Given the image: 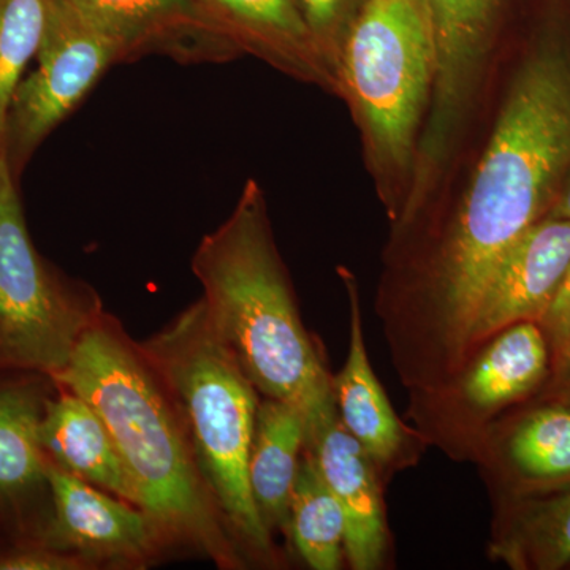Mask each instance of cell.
<instances>
[{"label": "cell", "mask_w": 570, "mask_h": 570, "mask_svg": "<svg viewBox=\"0 0 570 570\" xmlns=\"http://www.w3.org/2000/svg\"><path fill=\"white\" fill-rule=\"evenodd\" d=\"M524 36L441 193L392 224L376 314L397 376L442 387L466 365L480 299L570 171V0H520Z\"/></svg>", "instance_id": "1"}, {"label": "cell", "mask_w": 570, "mask_h": 570, "mask_svg": "<svg viewBox=\"0 0 570 570\" xmlns=\"http://www.w3.org/2000/svg\"><path fill=\"white\" fill-rule=\"evenodd\" d=\"M193 272L217 337L258 393L303 415L307 444L337 417L333 377L299 317L255 179L246 183L228 219L202 239Z\"/></svg>", "instance_id": "2"}, {"label": "cell", "mask_w": 570, "mask_h": 570, "mask_svg": "<svg viewBox=\"0 0 570 570\" xmlns=\"http://www.w3.org/2000/svg\"><path fill=\"white\" fill-rule=\"evenodd\" d=\"M102 419L129 475L135 505L163 532L223 568L242 564L206 487L175 401L126 336L99 317L52 376Z\"/></svg>", "instance_id": "3"}, {"label": "cell", "mask_w": 570, "mask_h": 570, "mask_svg": "<svg viewBox=\"0 0 570 570\" xmlns=\"http://www.w3.org/2000/svg\"><path fill=\"white\" fill-rule=\"evenodd\" d=\"M337 75L340 99L358 129L367 174L390 224L395 223L414 183L436 80L426 0H370Z\"/></svg>", "instance_id": "4"}, {"label": "cell", "mask_w": 570, "mask_h": 570, "mask_svg": "<svg viewBox=\"0 0 570 570\" xmlns=\"http://www.w3.org/2000/svg\"><path fill=\"white\" fill-rule=\"evenodd\" d=\"M138 348L181 412L227 530L255 557L272 560V531L255 508L247 479L258 392L217 337L202 299Z\"/></svg>", "instance_id": "5"}, {"label": "cell", "mask_w": 570, "mask_h": 570, "mask_svg": "<svg viewBox=\"0 0 570 570\" xmlns=\"http://www.w3.org/2000/svg\"><path fill=\"white\" fill-rule=\"evenodd\" d=\"M96 318L45 268L29 236L17 176L0 154V354L55 376Z\"/></svg>", "instance_id": "6"}, {"label": "cell", "mask_w": 570, "mask_h": 570, "mask_svg": "<svg viewBox=\"0 0 570 570\" xmlns=\"http://www.w3.org/2000/svg\"><path fill=\"white\" fill-rule=\"evenodd\" d=\"M551 374V351L538 322L505 326L472 354L448 387L412 397L420 438L475 453L487 423L534 392Z\"/></svg>", "instance_id": "7"}, {"label": "cell", "mask_w": 570, "mask_h": 570, "mask_svg": "<svg viewBox=\"0 0 570 570\" xmlns=\"http://www.w3.org/2000/svg\"><path fill=\"white\" fill-rule=\"evenodd\" d=\"M118 40L66 0H50L37 67L11 100L6 153L14 176L32 153L77 108L104 71L126 58Z\"/></svg>", "instance_id": "8"}, {"label": "cell", "mask_w": 570, "mask_h": 570, "mask_svg": "<svg viewBox=\"0 0 570 570\" xmlns=\"http://www.w3.org/2000/svg\"><path fill=\"white\" fill-rule=\"evenodd\" d=\"M520 0H426L436 80L426 130L460 138L485 107Z\"/></svg>", "instance_id": "9"}, {"label": "cell", "mask_w": 570, "mask_h": 570, "mask_svg": "<svg viewBox=\"0 0 570 570\" xmlns=\"http://www.w3.org/2000/svg\"><path fill=\"white\" fill-rule=\"evenodd\" d=\"M570 266V220L543 217L509 247L491 276L471 332V356L505 326L538 322Z\"/></svg>", "instance_id": "10"}, {"label": "cell", "mask_w": 570, "mask_h": 570, "mask_svg": "<svg viewBox=\"0 0 570 570\" xmlns=\"http://www.w3.org/2000/svg\"><path fill=\"white\" fill-rule=\"evenodd\" d=\"M48 485L55 502L52 542L75 554L99 560L140 561L164 538L140 508L112 498L55 464H48Z\"/></svg>", "instance_id": "11"}, {"label": "cell", "mask_w": 570, "mask_h": 570, "mask_svg": "<svg viewBox=\"0 0 570 570\" xmlns=\"http://www.w3.org/2000/svg\"><path fill=\"white\" fill-rule=\"evenodd\" d=\"M198 21L238 50L340 97V81L314 43L295 0H194Z\"/></svg>", "instance_id": "12"}, {"label": "cell", "mask_w": 570, "mask_h": 570, "mask_svg": "<svg viewBox=\"0 0 570 570\" xmlns=\"http://www.w3.org/2000/svg\"><path fill=\"white\" fill-rule=\"evenodd\" d=\"M340 275L346 285L351 332L346 363L333 377L337 417L365 449L377 471H395L411 463L414 444L422 438L397 417L371 365L355 275L346 268H341Z\"/></svg>", "instance_id": "13"}, {"label": "cell", "mask_w": 570, "mask_h": 570, "mask_svg": "<svg viewBox=\"0 0 570 570\" xmlns=\"http://www.w3.org/2000/svg\"><path fill=\"white\" fill-rule=\"evenodd\" d=\"M306 450L343 509L348 566L354 570L384 568L390 539L376 464L340 417L318 430Z\"/></svg>", "instance_id": "14"}, {"label": "cell", "mask_w": 570, "mask_h": 570, "mask_svg": "<svg viewBox=\"0 0 570 570\" xmlns=\"http://www.w3.org/2000/svg\"><path fill=\"white\" fill-rule=\"evenodd\" d=\"M475 455L519 493L570 485V404L528 412L499 441L483 439Z\"/></svg>", "instance_id": "15"}, {"label": "cell", "mask_w": 570, "mask_h": 570, "mask_svg": "<svg viewBox=\"0 0 570 570\" xmlns=\"http://www.w3.org/2000/svg\"><path fill=\"white\" fill-rule=\"evenodd\" d=\"M40 441L55 466L135 505L134 489L115 442L82 397L66 390L45 406Z\"/></svg>", "instance_id": "16"}, {"label": "cell", "mask_w": 570, "mask_h": 570, "mask_svg": "<svg viewBox=\"0 0 570 570\" xmlns=\"http://www.w3.org/2000/svg\"><path fill=\"white\" fill-rule=\"evenodd\" d=\"M306 449L303 415L283 401H261L247 461L250 494L265 527L288 531V510Z\"/></svg>", "instance_id": "17"}, {"label": "cell", "mask_w": 570, "mask_h": 570, "mask_svg": "<svg viewBox=\"0 0 570 570\" xmlns=\"http://www.w3.org/2000/svg\"><path fill=\"white\" fill-rule=\"evenodd\" d=\"M490 557L519 570L570 564V490L521 502L491 540Z\"/></svg>", "instance_id": "18"}, {"label": "cell", "mask_w": 570, "mask_h": 570, "mask_svg": "<svg viewBox=\"0 0 570 570\" xmlns=\"http://www.w3.org/2000/svg\"><path fill=\"white\" fill-rule=\"evenodd\" d=\"M287 532L299 557L311 569L343 568L346 519L306 449L292 491Z\"/></svg>", "instance_id": "19"}, {"label": "cell", "mask_w": 570, "mask_h": 570, "mask_svg": "<svg viewBox=\"0 0 570 570\" xmlns=\"http://www.w3.org/2000/svg\"><path fill=\"white\" fill-rule=\"evenodd\" d=\"M45 409L24 390L0 392V494H13L47 479L40 441Z\"/></svg>", "instance_id": "20"}, {"label": "cell", "mask_w": 570, "mask_h": 570, "mask_svg": "<svg viewBox=\"0 0 570 570\" xmlns=\"http://www.w3.org/2000/svg\"><path fill=\"white\" fill-rule=\"evenodd\" d=\"M119 41L127 56L198 21L194 0H66Z\"/></svg>", "instance_id": "21"}, {"label": "cell", "mask_w": 570, "mask_h": 570, "mask_svg": "<svg viewBox=\"0 0 570 570\" xmlns=\"http://www.w3.org/2000/svg\"><path fill=\"white\" fill-rule=\"evenodd\" d=\"M50 0H0V154L11 100L39 51Z\"/></svg>", "instance_id": "22"}, {"label": "cell", "mask_w": 570, "mask_h": 570, "mask_svg": "<svg viewBox=\"0 0 570 570\" xmlns=\"http://www.w3.org/2000/svg\"><path fill=\"white\" fill-rule=\"evenodd\" d=\"M367 3L370 0H295L307 31L337 81L341 58Z\"/></svg>", "instance_id": "23"}, {"label": "cell", "mask_w": 570, "mask_h": 570, "mask_svg": "<svg viewBox=\"0 0 570 570\" xmlns=\"http://www.w3.org/2000/svg\"><path fill=\"white\" fill-rule=\"evenodd\" d=\"M539 325L549 341L553 366L554 360L570 346V266Z\"/></svg>", "instance_id": "24"}, {"label": "cell", "mask_w": 570, "mask_h": 570, "mask_svg": "<svg viewBox=\"0 0 570 570\" xmlns=\"http://www.w3.org/2000/svg\"><path fill=\"white\" fill-rule=\"evenodd\" d=\"M94 561L80 554L56 553V551L33 550L11 554L0 560V570H80L89 569Z\"/></svg>", "instance_id": "25"}, {"label": "cell", "mask_w": 570, "mask_h": 570, "mask_svg": "<svg viewBox=\"0 0 570 570\" xmlns=\"http://www.w3.org/2000/svg\"><path fill=\"white\" fill-rule=\"evenodd\" d=\"M546 217H557V219L570 220V171L564 184H562L557 200H554L553 206H551L550 212Z\"/></svg>", "instance_id": "26"}, {"label": "cell", "mask_w": 570, "mask_h": 570, "mask_svg": "<svg viewBox=\"0 0 570 570\" xmlns=\"http://www.w3.org/2000/svg\"><path fill=\"white\" fill-rule=\"evenodd\" d=\"M551 374H553L554 382L558 385L570 381V346L554 360L553 366H551Z\"/></svg>", "instance_id": "27"}, {"label": "cell", "mask_w": 570, "mask_h": 570, "mask_svg": "<svg viewBox=\"0 0 570 570\" xmlns=\"http://www.w3.org/2000/svg\"><path fill=\"white\" fill-rule=\"evenodd\" d=\"M560 387H562L560 396H558V400L564 401V403L570 404V381L564 382V384H560Z\"/></svg>", "instance_id": "28"}]
</instances>
